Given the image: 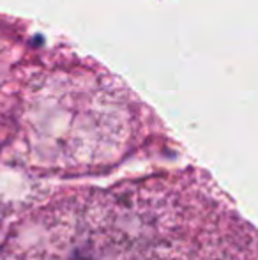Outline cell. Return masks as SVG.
<instances>
[{
    "instance_id": "6da1fadb",
    "label": "cell",
    "mask_w": 258,
    "mask_h": 260,
    "mask_svg": "<svg viewBox=\"0 0 258 260\" xmlns=\"http://www.w3.org/2000/svg\"><path fill=\"white\" fill-rule=\"evenodd\" d=\"M4 260H258V232L200 177L166 174L48 200Z\"/></svg>"
}]
</instances>
